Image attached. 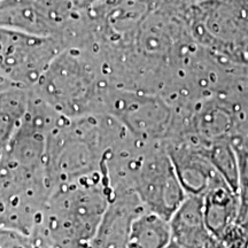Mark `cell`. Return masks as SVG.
I'll use <instances>...</instances> for the list:
<instances>
[{
  "instance_id": "cell-18",
  "label": "cell",
  "mask_w": 248,
  "mask_h": 248,
  "mask_svg": "<svg viewBox=\"0 0 248 248\" xmlns=\"http://www.w3.org/2000/svg\"><path fill=\"white\" fill-rule=\"evenodd\" d=\"M237 223L243 225L248 231V202L239 206V214H238Z\"/></svg>"
},
{
  "instance_id": "cell-3",
  "label": "cell",
  "mask_w": 248,
  "mask_h": 248,
  "mask_svg": "<svg viewBox=\"0 0 248 248\" xmlns=\"http://www.w3.org/2000/svg\"><path fill=\"white\" fill-rule=\"evenodd\" d=\"M110 85L97 52L71 46L53 59L31 90L55 113L71 119L104 113Z\"/></svg>"
},
{
  "instance_id": "cell-2",
  "label": "cell",
  "mask_w": 248,
  "mask_h": 248,
  "mask_svg": "<svg viewBox=\"0 0 248 248\" xmlns=\"http://www.w3.org/2000/svg\"><path fill=\"white\" fill-rule=\"evenodd\" d=\"M113 195L102 173L55 186L31 235L39 248H89Z\"/></svg>"
},
{
  "instance_id": "cell-10",
  "label": "cell",
  "mask_w": 248,
  "mask_h": 248,
  "mask_svg": "<svg viewBox=\"0 0 248 248\" xmlns=\"http://www.w3.org/2000/svg\"><path fill=\"white\" fill-rule=\"evenodd\" d=\"M145 210L135 192L114 194L89 248H129L133 222Z\"/></svg>"
},
{
  "instance_id": "cell-19",
  "label": "cell",
  "mask_w": 248,
  "mask_h": 248,
  "mask_svg": "<svg viewBox=\"0 0 248 248\" xmlns=\"http://www.w3.org/2000/svg\"><path fill=\"white\" fill-rule=\"evenodd\" d=\"M12 85H14V84H12V83L8 80V78H6V77L2 75L1 73H0V91H2V90L7 89Z\"/></svg>"
},
{
  "instance_id": "cell-6",
  "label": "cell",
  "mask_w": 248,
  "mask_h": 248,
  "mask_svg": "<svg viewBox=\"0 0 248 248\" xmlns=\"http://www.w3.org/2000/svg\"><path fill=\"white\" fill-rule=\"evenodd\" d=\"M51 192L44 169L0 163V229L32 234Z\"/></svg>"
},
{
  "instance_id": "cell-5",
  "label": "cell",
  "mask_w": 248,
  "mask_h": 248,
  "mask_svg": "<svg viewBox=\"0 0 248 248\" xmlns=\"http://www.w3.org/2000/svg\"><path fill=\"white\" fill-rule=\"evenodd\" d=\"M104 113L122 124L133 138L145 144H163L175 132L178 110L161 94L110 85Z\"/></svg>"
},
{
  "instance_id": "cell-7",
  "label": "cell",
  "mask_w": 248,
  "mask_h": 248,
  "mask_svg": "<svg viewBox=\"0 0 248 248\" xmlns=\"http://www.w3.org/2000/svg\"><path fill=\"white\" fill-rule=\"evenodd\" d=\"M63 48L52 37L0 27V73L12 84L32 89Z\"/></svg>"
},
{
  "instance_id": "cell-17",
  "label": "cell",
  "mask_w": 248,
  "mask_h": 248,
  "mask_svg": "<svg viewBox=\"0 0 248 248\" xmlns=\"http://www.w3.org/2000/svg\"><path fill=\"white\" fill-rule=\"evenodd\" d=\"M75 12H85L101 0H66Z\"/></svg>"
},
{
  "instance_id": "cell-9",
  "label": "cell",
  "mask_w": 248,
  "mask_h": 248,
  "mask_svg": "<svg viewBox=\"0 0 248 248\" xmlns=\"http://www.w3.org/2000/svg\"><path fill=\"white\" fill-rule=\"evenodd\" d=\"M187 195H203L221 178L208 156V147L188 137H175L163 142Z\"/></svg>"
},
{
  "instance_id": "cell-15",
  "label": "cell",
  "mask_w": 248,
  "mask_h": 248,
  "mask_svg": "<svg viewBox=\"0 0 248 248\" xmlns=\"http://www.w3.org/2000/svg\"><path fill=\"white\" fill-rule=\"evenodd\" d=\"M208 156L219 176L238 193L239 188V162L231 141H219L208 147Z\"/></svg>"
},
{
  "instance_id": "cell-4",
  "label": "cell",
  "mask_w": 248,
  "mask_h": 248,
  "mask_svg": "<svg viewBox=\"0 0 248 248\" xmlns=\"http://www.w3.org/2000/svg\"><path fill=\"white\" fill-rule=\"evenodd\" d=\"M120 191L137 194L148 212L169 221L186 199V193L163 144L136 145L115 175Z\"/></svg>"
},
{
  "instance_id": "cell-8",
  "label": "cell",
  "mask_w": 248,
  "mask_h": 248,
  "mask_svg": "<svg viewBox=\"0 0 248 248\" xmlns=\"http://www.w3.org/2000/svg\"><path fill=\"white\" fill-rule=\"evenodd\" d=\"M80 14L66 0H0V27L52 37L64 48Z\"/></svg>"
},
{
  "instance_id": "cell-16",
  "label": "cell",
  "mask_w": 248,
  "mask_h": 248,
  "mask_svg": "<svg viewBox=\"0 0 248 248\" xmlns=\"http://www.w3.org/2000/svg\"><path fill=\"white\" fill-rule=\"evenodd\" d=\"M238 154V162H239V195L240 204L248 202V142L246 141H233Z\"/></svg>"
},
{
  "instance_id": "cell-13",
  "label": "cell",
  "mask_w": 248,
  "mask_h": 248,
  "mask_svg": "<svg viewBox=\"0 0 248 248\" xmlns=\"http://www.w3.org/2000/svg\"><path fill=\"white\" fill-rule=\"evenodd\" d=\"M31 89L12 85L0 91V157L26 116Z\"/></svg>"
},
{
  "instance_id": "cell-14",
  "label": "cell",
  "mask_w": 248,
  "mask_h": 248,
  "mask_svg": "<svg viewBox=\"0 0 248 248\" xmlns=\"http://www.w3.org/2000/svg\"><path fill=\"white\" fill-rule=\"evenodd\" d=\"M171 241L169 221L145 210L132 224L129 248H164Z\"/></svg>"
},
{
  "instance_id": "cell-12",
  "label": "cell",
  "mask_w": 248,
  "mask_h": 248,
  "mask_svg": "<svg viewBox=\"0 0 248 248\" xmlns=\"http://www.w3.org/2000/svg\"><path fill=\"white\" fill-rule=\"evenodd\" d=\"M202 199L204 221L218 241L223 233L237 222L240 206L239 195L221 177L207 190Z\"/></svg>"
},
{
  "instance_id": "cell-1",
  "label": "cell",
  "mask_w": 248,
  "mask_h": 248,
  "mask_svg": "<svg viewBox=\"0 0 248 248\" xmlns=\"http://www.w3.org/2000/svg\"><path fill=\"white\" fill-rule=\"evenodd\" d=\"M128 135L122 124L106 113L61 116L46 140L45 172L52 190L100 175L111 151Z\"/></svg>"
},
{
  "instance_id": "cell-11",
  "label": "cell",
  "mask_w": 248,
  "mask_h": 248,
  "mask_svg": "<svg viewBox=\"0 0 248 248\" xmlns=\"http://www.w3.org/2000/svg\"><path fill=\"white\" fill-rule=\"evenodd\" d=\"M171 240L184 248H218L204 221L202 195H187L169 219Z\"/></svg>"
},
{
  "instance_id": "cell-20",
  "label": "cell",
  "mask_w": 248,
  "mask_h": 248,
  "mask_svg": "<svg viewBox=\"0 0 248 248\" xmlns=\"http://www.w3.org/2000/svg\"><path fill=\"white\" fill-rule=\"evenodd\" d=\"M164 248H184V247H182L181 245L176 244L175 241H172V240H171V241H170V243H169L168 245H167V246L164 247Z\"/></svg>"
}]
</instances>
